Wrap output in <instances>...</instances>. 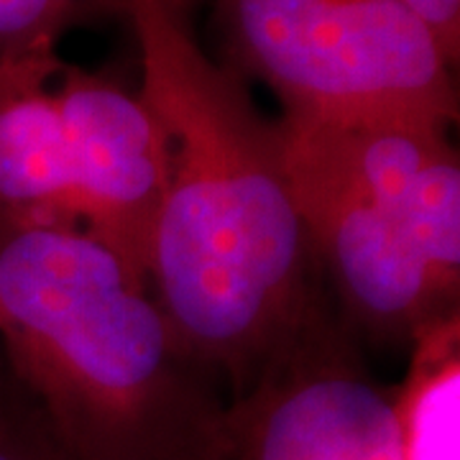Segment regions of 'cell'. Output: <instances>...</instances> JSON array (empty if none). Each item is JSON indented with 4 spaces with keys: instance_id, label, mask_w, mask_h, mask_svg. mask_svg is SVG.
Wrapping results in <instances>:
<instances>
[{
    "instance_id": "obj_1",
    "label": "cell",
    "mask_w": 460,
    "mask_h": 460,
    "mask_svg": "<svg viewBox=\"0 0 460 460\" xmlns=\"http://www.w3.org/2000/svg\"><path fill=\"white\" fill-rule=\"evenodd\" d=\"M141 51L138 95L162 144L148 279L177 345L233 368L292 330L307 235L266 123L238 72L199 49L162 0H123Z\"/></svg>"
},
{
    "instance_id": "obj_2",
    "label": "cell",
    "mask_w": 460,
    "mask_h": 460,
    "mask_svg": "<svg viewBox=\"0 0 460 460\" xmlns=\"http://www.w3.org/2000/svg\"><path fill=\"white\" fill-rule=\"evenodd\" d=\"M0 338L80 458L133 460L180 348L146 281L80 228L5 226Z\"/></svg>"
},
{
    "instance_id": "obj_3",
    "label": "cell",
    "mask_w": 460,
    "mask_h": 460,
    "mask_svg": "<svg viewBox=\"0 0 460 460\" xmlns=\"http://www.w3.org/2000/svg\"><path fill=\"white\" fill-rule=\"evenodd\" d=\"M284 169L307 243L350 305L386 328L447 320L458 295L460 164L432 126L284 120Z\"/></svg>"
},
{
    "instance_id": "obj_4",
    "label": "cell",
    "mask_w": 460,
    "mask_h": 460,
    "mask_svg": "<svg viewBox=\"0 0 460 460\" xmlns=\"http://www.w3.org/2000/svg\"><path fill=\"white\" fill-rule=\"evenodd\" d=\"M238 69L266 83L284 120L450 128L456 59L399 0H220Z\"/></svg>"
},
{
    "instance_id": "obj_5",
    "label": "cell",
    "mask_w": 460,
    "mask_h": 460,
    "mask_svg": "<svg viewBox=\"0 0 460 460\" xmlns=\"http://www.w3.org/2000/svg\"><path fill=\"white\" fill-rule=\"evenodd\" d=\"M77 228L148 281L164 174L156 120L133 95L80 66L57 77Z\"/></svg>"
},
{
    "instance_id": "obj_6",
    "label": "cell",
    "mask_w": 460,
    "mask_h": 460,
    "mask_svg": "<svg viewBox=\"0 0 460 460\" xmlns=\"http://www.w3.org/2000/svg\"><path fill=\"white\" fill-rule=\"evenodd\" d=\"M57 47L0 57V220L77 228Z\"/></svg>"
},
{
    "instance_id": "obj_7",
    "label": "cell",
    "mask_w": 460,
    "mask_h": 460,
    "mask_svg": "<svg viewBox=\"0 0 460 460\" xmlns=\"http://www.w3.org/2000/svg\"><path fill=\"white\" fill-rule=\"evenodd\" d=\"M248 460H404L394 402L343 371L302 374L253 411Z\"/></svg>"
},
{
    "instance_id": "obj_8",
    "label": "cell",
    "mask_w": 460,
    "mask_h": 460,
    "mask_svg": "<svg viewBox=\"0 0 460 460\" xmlns=\"http://www.w3.org/2000/svg\"><path fill=\"white\" fill-rule=\"evenodd\" d=\"M407 392L394 404L404 460H458V320L420 332Z\"/></svg>"
},
{
    "instance_id": "obj_9",
    "label": "cell",
    "mask_w": 460,
    "mask_h": 460,
    "mask_svg": "<svg viewBox=\"0 0 460 460\" xmlns=\"http://www.w3.org/2000/svg\"><path fill=\"white\" fill-rule=\"evenodd\" d=\"M411 13L422 18L435 36L440 39L445 51L458 62L460 49V0H399Z\"/></svg>"
},
{
    "instance_id": "obj_10",
    "label": "cell",
    "mask_w": 460,
    "mask_h": 460,
    "mask_svg": "<svg viewBox=\"0 0 460 460\" xmlns=\"http://www.w3.org/2000/svg\"><path fill=\"white\" fill-rule=\"evenodd\" d=\"M0 460H29V458L18 450L16 445L8 443L5 438H0Z\"/></svg>"
},
{
    "instance_id": "obj_11",
    "label": "cell",
    "mask_w": 460,
    "mask_h": 460,
    "mask_svg": "<svg viewBox=\"0 0 460 460\" xmlns=\"http://www.w3.org/2000/svg\"><path fill=\"white\" fill-rule=\"evenodd\" d=\"M162 3H164L172 13H177L180 18H184V13H187L195 3H199V0H162Z\"/></svg>"
},
{
    "instance_id": "obj_12",
    "label": "cell",
    "mask_w": 460,
    "mask_h": 460,
    "mask_svg": "<svg viewBox=\"0 0 460 460\" xmlns=\"http://www.w3.org/2000/svg\"><path fill=\"white\" fill-rule=\"evenodd\" d=\"M80 3V0H77ZM95 3H102V5H108V3H118L120 8H123V0H95Z\"/></svg>"
}]
</instances>
